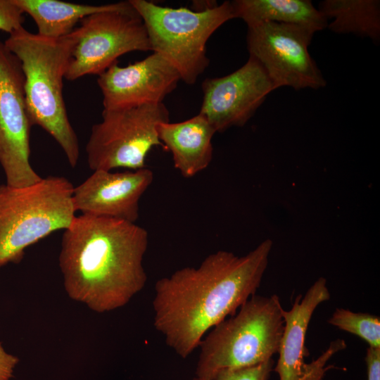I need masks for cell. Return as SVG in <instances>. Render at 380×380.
Wrapping results in <instances>:
<instances>
[{"mask_svg":"<svg viewBox=\"0 0 380 380\" xmlns=\"http://www.w3.org/2000/svg\"><path fill=\"white\" fill-rule=\"evenodd\" d=\"M272 247L266 239L243 256L218 251L197 267H185L159 279L153 325L166 344L186 358L208 330L234 315L260 287Z\"/></svg>","mask_w":380,"mask_h":380,"instance_id":"6da1fadb","label":"cell"},{"mask_svg":"<svg viewBox=\"0 0 380 380\" xmlns=\"http://www.w3.org/2000/svg\"><path fill=\"white\" fill-rule=\"evenodd\" d=\"M148 243L146 229L136 223L75 216L64 230L58 257L66 293L98 313L125 306L146 284Z\"/></svg>","mask_w":380,"mask_h":380,"instance_id":"7a4b0ae2","label":"cell"},{"mask_svg":"<svg viewBox=\"0 0 380 380\" xmlns=\"http://www.w3.org/2000/svg\"><path fill=\"white\" fill-rule=\"evenodd\" d=\"M74 30L68 35L53 39L32 33L22 27L9 34L4 42L20 63L25 101L32 126H39L56 140L72 168L77 165L80 147L68 116L63 80L76 41Z\"/></svg>","mask_w":380,"mask_h":380,"instance_id":"3957f363","label":"cell"},{"mask_svg":"<svg viewBox=\"0 0 380 380\" xmlns=\"http://www.w3.org/2000/svg\"><path fill=\"white\" fill-rule=\"evenodd\" d=\"M276 295H253L231 318L215 326L198 347V380H213L224 371L255 366L278 353L284 328Z\"/></svg>","mask_w":380,"mask_h":380,"instance_id":"277c9868","label":"cell"},{"mask_svg":"<svg viewBox=\"0 0 380 380\" xmlns=\"http://www.w3.org/2000/svg\"><path fill=\"white\" fill-rule=\"evenodd\" d=\"M74 188L66 177L53 175L24 187L0 184V267L20 262L27 247L70 227Z\"/></svg>","mask_w":380,"mask_h":380,"instance_id":"5b68a950","label":"cell"},{"mask_svg":"<svg viewBox=\"0 0 380 380\" xmlns=\"http://www.w3.org/2000/svg\"><path fill=\"white\" fill-rule=\"evenodd\" d=\"M129 1L144 23L151 51L168 61L188 84H194L208 65L205 46L210 37L235 18L229 1L198 11L161 6L146 0Z\"/></svg>","mask_w":380,"mask_h":380,"instance_id":"8992f818","label":"cell"},{"mask_svg":"<svg viewBox=\"0 0 380 380\" xmlns=\"http://www.w3.org/2000/svg\"><path fill=\"white\" fill-rule=\"evenodd\" d=\"M102 120L91 129L86 144L89 167L112 170H137L146 167L149 151L159 140L157 125L170 122L169 110L163 103L103 110Z\"/></svg>","mask_w":380,"mask_h":380,"instance_id":"52a82bcc","label":"cell"},{"mask_svg":"<svg viewBox=\"0 0 380 380\" xmlns=\"http://www.w3.org/2000/svg\"><path fill=\"white\" fill-rule=\"evenodd\" d=\"M74 30L76 41L65 74L69 81L99 76L129 52L151 51L144 23L129 1L84 18Z\"/></svg>","mask_w":380,"mask_h":380,"instance_id":"ba28073f","label":"cell"},{"mask_svg":"<svg viewBox=\"0 0 380 380\" xmlns=\"http://www.w3.org/2000/svg\"><path fill=\"white\" fill-rule=\"evenodd\" d=\"M315 33L298 25L261 22L249 25V56L263 67L274 89L322 88L327 82L308 51Z\"/></svg>","mask_w":380,"mask_h":380,"instance_id":"9c48e42d","label":"cell"},{"mask_svg":"<svg viewBox=\"0 0 380 380\" xmlns=\"http://www.w3.org/2000/svg\"><path fill=\"white\" fill-rule=\"evenodd\" d=\"M32 127L20 63L0 40V165L10 186H30L42 178L30 161Z\"/></svg>","mask_w":380,"mask_h":380,"instance_id":"30bf717a","label":"cell"},{"mask_svg":"<svg viewBox=\"0 0 380 380\" xmlns=\"http://www.w3.org/2000/svg\"><path fill=\"white\" fill-rule=\"evenodd\" d=\"M202 89L199 113L215 132H223L232 127H243L274 87L263 67L249 56L232 73L205 79Z\"/></svg>","mask_w":380,"mask_h":380,"instance_id":"8fae6325","label":"cell"},{"mask_svg":"<svg viewBox=\"0 0 380 380\" xmlns=\"http://www.w3.org/2000/svg\"><path fill=\"white\" fill-rule=\"evenodd\" d=\"M330 298L327 280L319 278L301 298L296 297L289 310H281L284 328L279 350V358L274 367L279 380H322L325 372L332 366L326 367L328 360L337 352L346 348L343 339L331 342L317 359L305 362L308 356L305 346L307 329L317 307Z\"/></svg>","mask_w":380,"mask_h":380,"instance_id":"7c38bea8","label":"cell"},{"mask_svg":"<svg viewBox=\"0 0 380 380\" xmlns=\"http://www.w3.org/2000/svg\"><path fill=\"white\" fill-rule=\"evenodd\" d=\"M181 80L177 70L160 55L120 67L118 62L99 75L103 110L163 103Z\"/></svg>","mask_w":380,"mask_h":380,"instance_id":"4fadbf2b","label":"cell"},{"mask_svg":"<svg viewBox=\"0 0 380 380\" xmlns=\"http://www.w3.org/2000/svg\"><path fill=\"white\" fill-rule=\"evenodd\" d=\"M153 180L152 170L112 172L98 170L74 188L75 211L135 223L139 216V201Z\"/></svg>","mask_w":380,"mask_h":380,"instance_id":"5bb4252c","label":"cell"},{"mask_svg":"<svg viewBox=\"0 0 380 380\" xmlns=\"http://www.w3.org/2000/svg\"><path fill=\"white\" fill-rule=\"evenodd\" d=\"M157 132L163 148L171 153L174 167L184 177L195 176L211 163L216 132L201 114L179 122L159 123Z\"/></svg>","mask_w":380,"mask_h":380,"instance_id":"9a60e30c","label":"cell"},{"mask_svg":"<svg viewBox=\"0 0 380 380\" xmlns=\"http://www.w3.org/2000/svg\"><path fill=\"white\" fill-rule=\"evenodd\" d=\"M235 18L247 26L261 22L298 25L315 32L328 26V20L309 0H235L231 1Z\"/></svg>","mask_w":380,"mask_h":380,"instance_id":"2e32d148","label":"cell"},{"mask_svg":"<svg viewBox=\"0 0 380 380\" xmlns=\"http://www.w3.org/2000/svg\"><path fill=\"white\" fill-rule=\"evenodd\" d=\"M34 21L37 34L57 39L69 34L84 18L96 13L118 8L120 2L100 6L58 0H13Z\"/></svg>","mask_w":380,"mask_h":380,"instance_id":"e0dca14e","label":"cell"},{"mask_svg":"<svg viewBox=\"0 0 380 380\" xmlns=\"http://www.w3.org/2000/svg\"><path fill=\"white\" fill-rule=\"evenodd\" d=\"M327 19V27L339 34L353 33L380 39V1L379 0H325L317 8Z\"/></svg>","mask_w":380,"mask_h":380,"instance_id":"ac0fdd59","label":"cell"},{"mask_svg":"<svg viewBox=\"0 0 380 380\" xmlns=\"http://www.w3.org/2000/svg\"><path fill=\"white\" fill-rule=\"evenodd\" d=\"M328 323L357 336L366 341L369 347L380 348V319L378 316L336 308Z\"/></svg>","mask_w":380,"mask_h":380,"instance_id":"d6986e66","label":"cell"},{"mask_svg":"<svg viewBox=\"0 0 380 380\" xmlns=\"http://www.w3.org/2000/svg\"><path fill=\"white\" fill-rule=\"evenodd\" d=\"M273 366L271 359L255 366L220 372L213 380H269Z\"/></svg>","mask_w":380,"mask_h":380,"instance_id":"ffe728a7","label":"cell"},{"mask_svg":"<svg viewBox=\"0 0 380 380\" xmlns=\"http://www.w3.org/2000/svg\"><path fill=\"white\" fill-rule=\"evenodd\" d=\"M23 14L13 0H0V30L11 34L23 27Z\"/></svg>","mask_w":380,"mask_h":380,"instance_id":"44dd1931","label":"cell"},{"mask_svg":"<svg viewBox=\"0 0 380 380\" xmlns=\"http://www.w3.org/2000/svg\"><path fill=\"white\" fill-rule=\"evenodd\" d=\"M18 362V357L7 353L0 342V380H11Z\"/></svg>","mask_w":380,"mask_h":380,"instance_id":"7402d4cb","label":"cell"},{"mask_svg":"<svg viewBox=\"0 0 380 380\" xmlns=\"http://www.w3.org/2000/svg\"><path fill=\"white\" fill-rule=\"evenodd\" d=\"M367 380H380V348L369 347L366 351Z\"/></svg>","mask_w":380,"mask_h":380,"instance_id":"603a6c76","label":"cell"}]
</instances>
